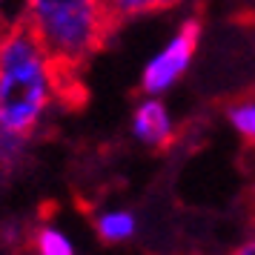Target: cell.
<instances>
[{
    "label": "cell",
    "instance_id": "obj_1",
    "mask_svg": "<svg viewBox=\"0 0 255 255\" xmlns=\"http://www.w3.org/2000/svg\"><path fill=\"white\" fill-rule=\"evenodd\" d=\"M52 92V60L32 26H17L0 43V129L26 135Z\"/></svg>",
    "mask_w": 255,
    "mask_h": 255
},
{
    "label": "cell",
    "instance_id": "obj_2",
    "mask_svg": "<svg viewBox=\"0 0 255 255\" xmlns=\"http://www.w3.org/2000/svg\"><path fill=\"white\" fill-rule=\"evenodd\" d=\"M29 26L52 63L75 66L104 46L118 12L109 0H29Z\"/></svg>",
    "mask_w": 255,
    "mask_h": 255
},
{
    "label": "cell",
    "instance_id": "obj_3",
    "mask_svg": "<svg viewBox=\"0 0 255 255\" xmlns=\"http://www.w3.org/2000/svg\"><path fill=\"white\" fill-rule=\"evenodd\" d=\"M198 43H201V20L198 17H186L181 29L175 32V37L166 43V49H161L155 58L146 63V69L140 75V89L149 95L166 92L195 58Z\"/></svg>",
    "mask_w": 255,
    "mask_h": 255
},
{
    "label": "cell",
    "instance_id": "obj_4",
    "mask_svg": "<svg viewBox=\"0 0 255 255\" xmlns=\"http://www.w3.org/2000/svg\"><path fill=\"white\" fill-rule=\"evenodd\" d=\"M132 132L140 143L161 149L172 140V121L161 101H143L132 115Z\"/></svg>",
    "mask_w": 255,
    "mask_h": 255
},
{
    "label": "cell",
    "instance_id": "obj_5",
    "mask_svg": "<svg viewBox=\"0 0 255 255\" xmlns=\"http://www.w3.org/2000/svg\"><path fill=\"white\" fill-rule=\"evenodd\" d=\"M227 118H230L232 129H235L247 143H253V146H255V92L253 95H244L241 101L230 104Z\"/></svg>",
    "mask_w": 255,
    "mask_h": 255
},
{
    "label": "cell",
    "instance_id": "obj_6",
    "mask_svg": "<svg viewBox=\"0 0 255 255\" xmlns=\"http://www.w3.org/2000/svg\"><path fill=\"white\" fill-rule=\"evenodd\" d=\"M132 232H135V218L129 215V212H106L98 218V235L109 244H118V241H127L132 238Z\"/></svg>",
    "mask_w": 255,
    "mask_h": 255
},
{
    "label": "cell",
    "instance_id": "obj_7",
    "mask_svg": "<svg viewBox=\"0 0 255 255\" xmlns=\"http://www.w3.org/2000/svg\"><path fill=\"white\" fill-rule=\"evenodd\" d=\"M112 9L121 14H155V12H166L172 6H181L186 0H109Z\"/></svg>",
    "mask_w": 255,
    "mask_h": 255
},
{
    "label": "cell",
    "instance_id": "obj_8",
    "mask_svg": "<svg viewBox=\"0 0 255 255\" xmlns=\"http://www.w3.org/2000/svg\"><path fill=\"white\" fill-rule=\"evenodd\" d=\"M37 250L43 255H72L75 253V244L60 230H43L37 235Z\"/></svg>",
    "mask_w": 255,
    "mask_h": 255
},
{
    "label": "cell",
    "instance_id": "obj_9",
    "mask_svg": "<svg viewBox=\"0 0 255 255\" xmlns=\"http://www.w3.org/2000/svg\"><path fill=\"white\" fill-rule=\"evenodd\" d=\"M23 149H26V135L0 129V163H14L17 158H23Z\"/></svg>",
    "mask_w": 255,
    "mask_h": 255
},
{
    "label": "cell",
    "instance_id": "obj_10",
    "mask_svg": "<svg viewBox=\"0 0 255 255\" xmlns=\"http://www.w3.org/2000/svg\"><path fill=\"white\" fill-rule=\"evenodd\" d=\"M238 253H244V255H255V238L253 241H247V244H241V250Z\"/></svg>",
    "mask_w": 255,
    "mask_h": 255
},
{
    "label": "cell",
    "instance_id": "obj_11",
    "mask_svg": "<svg viewBox=\"0 0 255 255\" xmlns=\"http://www.w3.org/2000/svg\"><path fill=\"white\" fill-rule=\"evenodd\" d=\"M253 212H255V195H253Z\"/></svg>",
    "mask_w": 255,
    "mask_h": 255
},
{
    "label": "cell",
    "instance_id": "obj_12",
    "mask_svg": "<svg viewBox=\"0 0 255 255\" xmlns=\"http://www.w3.org/2000/svg\"><path fill=\"white\" fill-rule=\"evenodd\" d=\"M0 6H3V0H0Z\"/></svg>",
    "mask_w": 255,
    "mask_h": 255
}]
</instances>
